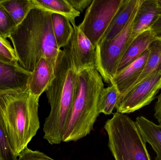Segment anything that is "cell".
<instances>
[{
	"label": "cell",
	"instance_id": "cell-1",
	"mask_svg": "<svg viewBox=\"0 0 161 160\" xmlns=\"http://www.w3.org/2000/svg\"><path fill=\"white\" fill-rule=\"evenodd\" d=\"M51 15L33 7L9 36L19 65L29 73L42 57L55 65L60 49L53 33Z\"/></svg>",
	"mask_w": 161,
	"mask_h": 160
},
{
	"label": "cell",
	"instance_id": "cell-2",
	"mask_svg": "<svg viewBox=\"0 0 161 160\" xmlns=\"http://www.w3.org/2000/svg\"><path fill=\"white\" fill-rule=\"evenodd\" d=\"M78 72L67 49L59 51L54 76L45 93L51 111L43 125V138L51 145L61 143L75 97Z\"/></svg>",
	"mask_w": 161,
	"mask_h": 160
},
{
	"label": "cell",
	"instance_id": "cell-3",
	"mask_svg": "<svg viewBox=\"0 0 161 160\" xmlns=\"http://www.w3.org/2000/svg\"><path fill=\"white\" fill-rule=\"evenodd\" d=\"M39 101L28 88L24 92L0 95V119L17 157L39 129Z\"/></svg>",
	"mask_w": 161,
	"mask_h": 160
},
{
	"label": "cell",
	"instance_id": "cell-4",
	"mask_svg": "<svg viewBox=\"0 0 161 160\" xmlns=\"http://www.w3.org/2000/svg\"><path fill=\"white\" fill-rule=\"evenodd\" d=\"M105 88L95 67L78 72L76 92L62 142H76L89 135L100 114L99 99Z\"/></svg>",
	"mask_w": 161,
	"mask_h": 160
},
{
	"label": "cell",
	"instance_id": "cell-5",
	"mask_svg": "<svg viewBox=\"0 0 161 160\" xmlns=\"http://www.w3.org/2000/svg\"><path fill=\"white\" fill-rule=\"evenodd\" d=\"M104 128L108 147L115 160H151L135 122L128 116L116 112L106 121Z\"/></svg>",
	"mask_w": 161,
	"mask_h": 160
},
{
	"label": "cell",
	"instance_id": "cell-6",
	"mask_svg": "<svg viewBox=\"0 0 161 160\" xmlns=\"http://www.w3.org/2000/svg\"><path fill=\"white\" fill-rule=\"evenodd\" d=\"M140 3L135 8L129 20L123 30L108 42L98 43L96 48V61L95 67L106 83L111 81L117 72L123 56L133 40L131 39L132 29Z\"/></svg>",
	"mask_w": 161,
	"mask_h": 160
},
{
	"label": "cell",
	"instance_id": "cell-7",
	"mask_svg": "<svg viewBox=\"0 0 161 160\" xmlns=\"http://www.w3.org/2000/svg\"><path fill=\"white\" fill-rule=\"evenodd\" d=\"M124 0H93L79 29L96 48L109 27Z\"/></svg>",
	"mask_w": 161,
	"mask_h": 160
},
{
	"label": "cell",
	"instance_id": "cell-8",
	"mask_svg": "<svg viewBox=\"0 0 161 160\" xmlns=\"http://www.w3.org/2000/svg\"><path fill=\"white\" fill-rule=\"evenodd\" d=\"M161 89V70L156 71L131 88L120 99L117 112L130 114L149 105Z\"/></svg>",
	"mask_w": 161,
	"mask_h": 160
},
{
	"label": "cell",
	"instance_id": "cell-9",
	"mask_svg": "<svg viewBox=\"0 0 161 160\" xmlns=\"http://www.w3.org/2000/svg\"><path fill=\"white\" fill-rule=\"evenodd\" d=\"M73 33L68 46L72 61L79 72L83 70L95 67L96 50L90 40L76 24H73Z\"/></svg>",
	"mask_w": 161,
	"mask_h": 160
},
{
	"label": "cell",
	"instance_id": "cell-10",
	"mask_svg": "<svg viewBox=\"0 0 161 160\" xmlns=\"http://www.w3.org/2000/svg\"><path fill=\"white\" fill-rule=\"evenodd\" d=\"M31 74L19 65L0 62V95L27 90Z\"/></svg>",
	"mask_w": 161,
	"mask_h": 160
},
{
	"label": "cell",
	"instance_id": "cell-11",
	"mask_svg": "<svg viewBox=\"0 0 161 160\" xmlns=\"http://www.w3.org/2000/svg\"><path fill=\"white\" fill-rule=\"evenodd\" d=\"M148 55V49L141 57L116 73L111 81L110 85H114L117 88L121 97L133 87L140 78L146 65Z\"/></svg>",
	"mask_w": 161,
	"mask_h": 160
},
{
	"label": "cell",
	"instance_id": "cell-12",
	"mask_svg": "<svg viewBox=\"0 0 161 160\" xmlns=\"http://www.w3.org/2000/svg\"><path fill=\"white\" fill-rule=\"evenodd\" d=\"M54 65L44 57L41 58L31 73L28 81L31 94L39 99L49 87L54 76Z\"/></svg>",
	"mask_w": 161,
	"mask_h": 160
},
{
	"label": "cell",
	"instance_id": "cell-13",
	"mask_svg": "<svg viewBox=\"0 0 161 160\" xmlns=\"http://www.w3.org/2000/svg\"><path fill=\"white\" fill-rule=\"evenodd\" d=\"M161 13V8L158 0H142L134 20L131 35L132 40L144 31L151 28Z\"/></svg>",
	"mask_w": 161,
	"mask_h": 160
},
{
	"label": "cell",
	"instance_id": "cell-14",
	"mask_svg": "<svg viewBox=\"0 0 161 160\" xmlns=\"http://www.w3.org/2000/svg\"><path fill=\"white\" fill-rule=\"evenodd\" d=\"M158 38L151 28L139 35L133 40L123 56L118 66L117 73L141 57L148 49L150 44Z\"/></svg>",
	"mask_w": 161,
	"mask_h": 160
},
{
	"label": "cell",
	"instance_id": "cell-15",
	"mask_svg": "<svg viewBox=\"0 0 161 160\" xmlns=\"http://www.w3.org/2000/svg\"><path fill=\"white\" fill-rule=\"evenodd\" d=\"M140 1L141 0H124L122 6L98 43L110 41L124 29Z\"/></svg>",
	"mask_w": 161,
	"mask_h": 160
},
{
	"label": "cell",
	"instance_id": "cell-16",
	"mask_svg": "<svg viewBox=\"0 0 161 160\" xmlns=\"http://www.w3.org/2000/svg\"><path fill=\"white\" fill-rule=\"evenodd\" d=\"M139 132L145 143H148L157 154L156 160H161V125H157L142 116L135 121Z\"/></svg>",
	"mask_w": 161,
	"mask_h": 160
},
{
	"label": "cell",
	"instance_id": "cell-17",
	"mask_svg": "<svg viewBox=\"0 0 161 160\" xmlns=\"http://www.w3.org/2000/svg\"><path fill=\"white\" fill-rule=\"evenodd\" d=\"M33 7L37 8L51 13L65 16L72 24H75V19L80 13L75 10L67 0H32Z\"/></svg>",
	"mask_w": 161,
	"mask_h": 160
},
{
	"label": "cell",
	"instance_id": "cell-18",
	"mask_svg": "<svg viewBox=\"0 0 161 160\" xmlns=\"http://www.w3.org/2000/svg\"><path fill=\"white\" fill-rule=\"evenodd\" d=\"M52 28L58 47L60 49L68 46L73 33V27L68 18L52 13Z\"/></svg>",
	"mask_w": 161,
	"mask_h": 160
},
{
	"label": "cell",
	"instance_id": "cell-19",
	"mask_svg": "<svg viewBox=\"0 0 161 160\" xmlns=\"http://www.w3.org/2000/svg\"><path fill=\"white\" fill-rule=\"evenodd\" d=\"M4 8L17 25L25 18L33 8L32 0H0Z\"/></svg>",
	"mask_w": 161,
	"mask_h": 160
},
{
	"label": "cell",
	"instance_id": "cell-20",
	"mask_svg": "<svg viewBox=\"0 0 161 160\" xmlns=\"http://www.w3.org/2000/svg\"><path fill=\"white\" fill-rule=\"evenodd\" d=\"M148 50L149 55L144 69L133 87L152 73L161 70V38H158L150 44Z\"/></svg>",
	"mask_w": 161,
	"mask_h": 160
},
{
	"label": "cell",
	"instance_id": "cell-21",
	"mask_svg": "<svg viewBox=\"0 0 161 160\" xmlns=\"http://www.w3.org/2000/svg\"><path fill=\"white\" fill-rule=\"evenodd\" d=\"M121 97V94L114 85H110L108 87L104 88L99 99V113H103L105 115L111 114Z\"/></svg>",
	"mask_w": 161,
	"mask_h": 160
},
{
	"label": "cell",
	"instance_id": "cell-22",
	"mask_svg": "<svg viewBox=\"0 0 161 160\" xmlns=\"http://www.w3.org/2000/svg\"><path fill=\"white\" fill-rule=\"evenodd\" d=\"M12 18L0 4V37L6 39L17 27Z\"/></svg>",
	"mask_w": 161,
	"mask_h": 160
},
{
	"label": "cell",
	"instance_id": "cell-23",
	"mask_svg": "<svg viewBox=\"0 0 161 160\" xmlns=\"http://www.w3.org/2000/svg\"><path fill=\"white\" fill-rule=\"evenodd\" d=\"M0 62L19 65L13 48L6 39L0 37Z\"/></svg>",
	"mask_w": 161,
	"mask_h": 160
},
{
	"label": "cell",
	"instance_id": "cell-24",
	"mask_svg": "<svg viewBox=\"0 0 161 160\" xmlns=\"http://www.w3.org/2000/svg\"><path fill=\"white\" fill-rule=\"evenodd\" d=\"M17 157L11 149L0 119V160H18Z\"/></svg>",
	"mask_w": 161,
	"mask_h": 160
},
{
	"label": "cell",
	"instance_id": "cell-25",
	"mask_svg": "<svg viewBox=\"0 0 161 160\" xmlns=\"http://www.w3.org/2000/svg\"><path fill=\"white\" fill-rule=\"evenodd\" d=\"M18 157V160H55L42 152L33 151L28 148L27 147L21 151Z\"/></svg>",
	"mask_w": 161,
	"mask_h": 160
},
{
	"label": "cell",
	"instance_id": "cell-26",
	"mask_svg": "<svg viewBox=\"0 0 161 160\" xmlns=\"http://www.w3.org/2000/svg\"><path fill=\"white\" fill-rule=\"evenodd\" d=\"M92 1L93 0H67V2L75 10L80 13L90 5Z\"/></svg>",
	"mask_w": 161,
	"mask_h": 160
},
{
	"label": "cell",
	"instance_id": "cell-27",
	"mask_svg": "<svg viewBox=\"0 0 161 160\" xmlns=\"http://www.w3.org/2000/svg\"><path fill=\"white\" fill-rule=\"evenodd\" d=\"M158 2L161 8V0H158ZM151 28L158 37L161 38V13L151 26Z\"/></svg>",
	"mask_w": 161,
	"mask_h": 160
},
{
	"label": "cell",
	"instance_id": "cell-28",
	"mask_svg": "<svg viewBox=\"0 0 161 160\" xmlns=\"http://www.w3.org/2000/svg\"><path fill=\"white\" fill-rule=\"evenodd\" d=\"M158 100L155 103L154 110L155 113L154 116L158 120V122L161 125V93L158 97Z\"/></svg>",
	"mask_w": 161,
	"mask_h": 160
}]
</instances>
